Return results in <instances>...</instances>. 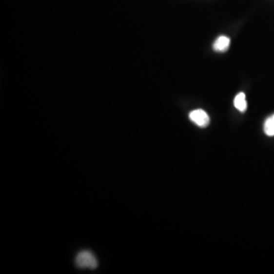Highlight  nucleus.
<instances>
[{
    "mask_svg": "<svg viewBox=\"0 0 274 274\" xmlns=\"http://www.w3.org/2000/svg\"><path fill=\"white\" fill-rule=\"evenodd\" d=\"M75 264L79 269L95 270L98 266L96 254L89 250L78 252L75 258Z\"/></svg>",
    "mask_w": 274,
    "mask_h": 274,
    "instance_id": "1",
    "label": "nucleus"
},
{
    "mask_svg": "<svg viewBox=\"0 0 274 274\" xmlns=\"http://www.w3.org/2000/svg\"><path fill=\"white\" fill-rule=\"evenodd\" d=\"M190 119L193 123L200 127H207L210 123V117L206 111L202 109H196L191 111L189 115Z\"/></svg>",
    "mask_w": 274,
    "mask_h": 274,
    "instance_id": "2",
    "label": "nucleus"
},
{
    "mask_svg": "<svg viewBox=\"0 0 274 274\" xmlns=\"http://www.w3.org/2000/svg\"><path fill=\"white\" fill-rule=\"evenodd\" d=\"M230 46V39L225 35L219 36L213 45V48L215 52L223 53L228 51Z\"/></svg>",
    "mask_w": 274,
    "mask_h": 274,
    "instance_id": "3",
    "label": "nucleus"
},
{
    "mask_svg": "<svg viewBox=\"0 0 274 274\" xmlns=\"http://www.w3.org/2000/svg\"><path fill=\"white\" fill-rule=\"evenodd\" d=\"M234 105L236 109H238L240 112H245L247 110L246 97L245 93L240 92L235 96L234 99Z\"/></svg>",
    "mask_w": 274,
    "mask_h": 274,
    "instance_id": "4",
    "label": "nucleus"
},
{
    "mask_svg": "<svg viewBox=\"0 0 274 274\" xmlns=\"http://www.w3.org/2000/svg\"><path fill=\"white\" fill-rule=\"evenodd\" d=\"M264 131L266 135L268 137L274 136V115L267 118L264 122Z\"/></svg>",
    "mask_w": 274,
    "mask_h": 274,
    "instance_id": "5",
    "label": "nucleus"
}]
</instances>
